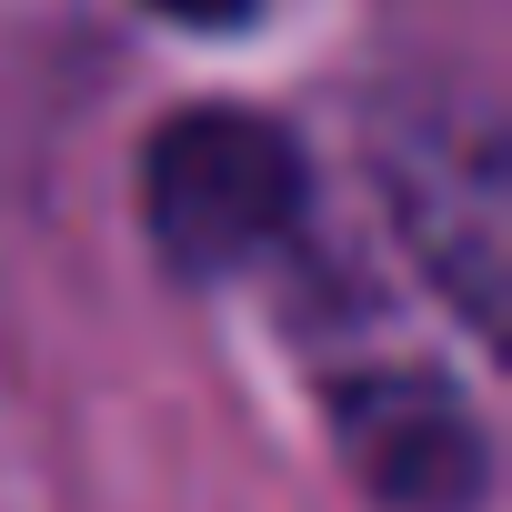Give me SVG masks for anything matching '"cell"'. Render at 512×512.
I'll return each mask as SVG.
<instances>
[{
	"mask_svg": "<svg viewBox=\"0 0 512 512\" xmlns=\"http://www.w3.org/2000/svg\"><path fill=\"white\" fill-rule=\"evenodd\" d=\"M141 221L161 272L181 282H241L282 262L312 221V161L272 111L241 101H201L171 111L141 151Z\"/></svg>",
	"mask_w": 512,
	"mask_h": 512,
	"instance_id": "1",
	"label": "cell"
},
{
	"mask_svg": "<svg viewBox=\"0 0 512 512\" xmlns=\"http://www.w3.org/2000/svg\"><path fill=\"white\" fill-rule=\"evenodd\" d=\"M342 472L382 512H482L492 502V422L422 362H362L322 392Z\"/></svg>",
	"mask_w": 512,
	"mask_h": 512,
	"instance_id": "2",
	"label": "cell"
},
{
	"mask_svg": "<svg viewBox=\"0 0 512 512\" xmlns=\"http://www.w3.org/2000/svg\"><path fill=\"white\" fill-rule=\"evenodd\" d=\"M392 221L452 312L502 332V141L482 111H432L392 141Z\"/></svg>",
	"mask_w": 512,
	"mask_h": 512,
	"instance_id": "3",
	"label": "cell"
},
{
	"mask_svg": "<svg viewBox=\"0 0 512 512\" xmlns=\"http://www.w3.org/2000/svg\"><path fill=\"white\" fill-rule=\"evenodd\" d=\"M141 11L191 21V31H231V21H251V11H262V0H141Z\"/></svg>",
	"mask_w": 512,
	"mask_h": 512,
	"instance_id": "4",
	"label": "cell"
}]
</instances>
